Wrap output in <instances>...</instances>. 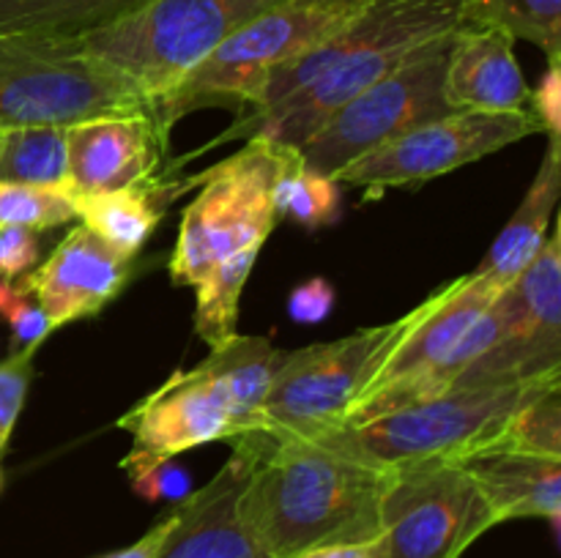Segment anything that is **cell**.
<instances>
[{"instance_id":"obj_1","label":"cell","mask_w":561,"mask_h":558,"mask_svg":"<svg viewBox=\"0 0 561 558\" xmlns=\"http://www.w3.org/2000/svg\"><path fill=\"white\" fill-rule=\"evenodd\" d=\"M460 27V0H370L354 22L274 71L261 102L217 142L263 137L299 151L345 102Z\"/></svg>"},{"instance_id":"obj_2","label":"cell","mask_w":561,"mask_h":558,"mask_svg":"<svg viewBox=\"0 0 561 558\" xmlns=\"http://www.w3.org/2000/svg\"><path fill=\"white\" fill-rule=\"evenodd\" d=\"M230 443L250 465L241 518L268 556L294 558L316 547L378 542L389 468L356 463L316 441L266 432Z\"/></svg>"},{"instance_id":"obj_3","label":"cell","mask_w":561,"mask_h":558,"mask_svg":"<svg viewBox=\"0 0 561 558\" xmlns=\"http://www.w3.org/2000/svg\"><path fill=\"white\" fill-rule=\"evenodd\" d=\"M504 288L474 271L453 279L416 306V317L381 370L362 388L343 425L365 421L447 392L502 328Z\"/></svg>"},{"instance_id":"obj_4","label":"cell","mask_w":561,"mask_h":558,"mask_svg":"<svg viewBox=\"0 0 561 558\" xmlns=\"http://www.w3.org/2000/svg\"><path fill=\"white\" fill-rule=\"evenodd\" d=\"M367 3L370 0H283L272 5L214 49L153 104L151 113L168 131L175 120L201 107L252 113L274 71L343 31Z\"/></svg>"},{"instance_id":"obj_5","label":"cell","mask_w":561,"mask_h":558,"mask_svg":"<svg viewBox=\"0 0 561 558\" xmlns=\"http://www.w3.org/2000/svg\"><path fill=\"white\" fill-rule=\"evenodd\" d=\"M561 375L504 386L449 388L422 403L351 421L323 432L316 443L373 468H394L416 460H463L493 446L515 410Z\"/></svg>"},{"instance_id":"obj_6","label":"cell","mask_w":561,"mask_h":558,"mask_svg":"<svg viewBox=\"0 0 561 558\" xmlns=\"http://www.w3.org/2000/svg\"><path fill=\"white\" fill-rule=\"evenodd\" d=\"M277 3L283 0H148L80 38V47L124 74L153 107L239 27Z\"/></svg>"},{"instance_id":"obj_7","label":"cell","mask_w":561,"mask_h":558,"mask_svg":"<svg viewBox=\"0 0 561 558\" xmlns=\"http://www.w3.org/2000/svg\"><path fill=\"white\" fill-rule=\"evenodd\" d=\"M296 162H301L296 148L250 137L247 148L197 175L203 186L184 208L168 263L173 284L195 288L222 257L250 244H266L277 224L274 189Z\"/></svg>"},{"instance_id":"obj_8","label":"cell","mask_w":561,"mask_h":558,"mask_svg":"<svg viewBox=\"0 0 561 558\" xmlns=\"http://www.w3.org/2000/svg\"><path fill=\"white\" fill-rule=\"evenodd\" d=\"M148 109L146 96L91 58L80 38L0 36V129L71 126Z\"/></svg>"},{"instance_id":"obj_9","label":"cell","mask_w":561,"mask_h":558,"mask_svg":"<svg viewBox=\"0 0 561 558\" xmlns=\"http://www.w3.org/2000/svg\"><path fill=\"white\" fill-rule=\"evenodd\" d=\"M414 317L416 306L392 323L359 328L343 339L307 345L279 356L272 388L263 403V432L316 441L318 435L343 425L354 399L381 370Z\"/></svg>"},{"instance_id":"obj_10","label":"cell","mask_w":561,"mask_h":558,"mask_svg":"<svg viewBox=\"0 0 561 558\" xmlns=\"http://www.w3.org/2000/svg\"><path fill=\"white\" fill-rule=\"evenodd\" d=\"M378 514L387 558H460L499 525L474 476L444 457L389 468Z\"/></svg>"},{"instance_id":"obj_11","label":"cell","mask_w":561,"mask_h":558,"mask_svg":"<svg viewBox=\"0 0 561 558\" xmlns=\"http://www.w3.org/2000/svg\"><path fill=\"white\" fill-rule=\"evenodd\" d=\"M455 33L416 49L387 77L345 102L305 146L301 164L334 178L365 153L394 140L414 126L455 113L444 98L449 49Z\"/></svg>"},{"instance_id":"obj_12","label":"cell","mask_w":561,"mask_h":558,"mask_svg":"<svg viewBox=\"0 0 561 558\" xmlns=\"http://www.w3.org/2000/svg\"><path fill=\"white\" fill-rule=\"evenodd\" d=\"M540 124L520 113H471L455 109L436 120L414 126L376 151L365 153L334 175L340 186L381 191L389 186H420L463 164L496 153L513 142L537 135Z\"/></svg>"},{"instance_id":"obj_13","label":"cell","mask_w":561,"mask_h":558,"mask_svg":"<svg viewBox=\"0 0 561 558\" xmlns=\"http://www.w3.org/2000/svg\"><path fill=\"white\" fill-rule=\"evenodd\" d=\"M502 328L449 388L504 386L561 375V233L502 290ZM447 388V392H449Z\"/></svg>"},{"instance_id":"obj_14","label":"cell","mask_w":561,"mask_h":558,"mask_svg":"<svg viewBox=\"0 0 561 558\" xmlns=\"http://www.w3.org/2000/svg\"><path fill=\"white\" fill-rule=\"evenodd\" d=\"M118 427L131 432V449L121 460L126 476L173 460L186 449L247 435L233 399L203 361L192 370L173 372L157 392L121 416Z\"/></svg>"},{"instance_id":"obj_15","label":"cell","mask_w":561,"mask_h":558,"mask_svg":"<svg viewBox=\"0 0 561 558\" xmlns=\"http://www.w3.org/2000/svg\"><path fill=\"white\" fill-rule=\"evenodd\" d=\"M168 135L157 115H104L66 126V195L129 189L157 178Z\"/></svg>"},{"instance_id":"obj_16","label":"cell","mask_w":561,"mask_h":558,"mask_svg":"<svg viewBox=\"0 0 561 558\" xmlns=\"http://www.w3.org/2000/svg\"><path fill=\"white\" fill-rule=\"evenodd\" d=\"M131 279V260L110 249L85 224L64 235L47 260L20 279L47 315L49 326L96 317Z\"/></svg>"},{"instance_id":"obj_17","label":"cell","mask_w":561,"mask_h":558,"mask_svg":"<svg viewBox=\"0 0 561 558\" xmlns=\"http://www.w3.org/2000/svg\"><path fill=\"white\" fill-rule=\"evenodd\" d=\"M247 457L236 452L208 485L173 503L175 525L157 558H272L241 518Z\"/></svg>"},{"instance_id":"obj_18","label":"cell","mask_w":561,"mask_h":558,"mask_svg":"<svg viewBox=\"0 0 561 558\" xmlns=\"http://www.w3.org/2000/svg\"><path fill=\"white\" fill-rule=\"evenodd\" d=\"M513 38L493 27L455 31L449 49L444 98L453 109L520 113L529 102L526 77L513 53Z\"/></svg>"},{"instance_id":"obj_19","label":"cell","mask_w":561,"mask_h":558,"mask_svg":"<svg viewBox=\"0 0 561 558\" xmlns=\"http://www.w3.org/2000/svg\"><path fill=\"white\" fill-rule=\"evenodd\" d=\"M485 498L499 523L540 518L559 528L561 518V460L488 446L458 460Z\"/></svg>"},{"instance_id":"obj_20","label":"cell","mask_w":561,"mask_h":558,"mask_svg":"<svg viewBox=\"0 0 561 558\" xmlns=\"http://www.w3.org/2000/svg\"><path fill=\"white\" fill-rule=\"evenodd\" d=\"M561 197V140L548 137L546 156L535 181L526 189L524 200L515 208L513 219L504 224L499 239L474 268L477 277L491 279L499 288H507L526 266L537 257L548 239V224Z\"/></svg>"},{"instance_id":"obj_21","label":"cell","mask_w":561,"mask_h":558,"mask_svg":"<svg viewBox=\"0 0 561 558\" xmlns=\"http://www.w3.org/2000/svg\"><path fill=\"white\" fill-rule=\"evenodd\" d=\"M179 186L168 181H146L129 189L99 191V195H75V213L82 219L93 235L104 241L113 252L126 260H135L146 241L151 239L157 224L162 222V208L170 195H179Z\"/></svg>"},{"instance_id":"obj_22","label":"cell","mask_w":561,"mask_h":558,"mask_svg":"<svg viewBox=\"0 0 561 558\" xmlns=\"http://www.w3.org/2000/svg\"><path fill=\"white\" fill-rule=\"evenodd\" d=\"M148 0H0V36L85 38Z\"/></svg>"},{"instance_id":"obj_23","label":"cell","mask_w":561,"mask_h":558,"mask_svg":"<svg viewBox=\"0 0 561 558\" xmlns=\"http://www.w3.org/2000/svg\"><path fill=\"white\" fill-rule=\"evenodd\" d=\"M279 356H283V350L274 348L266 337L233 334L222 345L211 348L208 359H203L208 372L222 383L228 397L233 399L236 410L247 427V435L266 430L263 403H266V394L272 388Z\"/></svg>"},{"instance_id":"obj_24","label":"cell","mask_w":561,"mask_h":558,"mask_svg":"<svg viewBox=\"0 0 561 558\" xmlns=\"http://www.w3.org/2000/svg\"><path fill=\"white\" fill-rule=\"evenodd\" d=\"M263 244H250L233 255L222 257L217 266L208 268L195 284V334L217 348L236 334L239 323V299L247 277L255 268Z\"/></svg>"},{"instance_id":"obj_25","label":"cell","mask_w":561,"mask_h":558,"mask_svg":"<svg viewBox=\"0 0 561 558\" xmlns=\"http://www.w3.org/2000/svg\"><path fill=\"white\" fill-rule=\"evenodd\" d=\"M0 181L66 191V181H69L66 126L3 129V140H0Z\"/></svg>"},{"instance_id":"obj_26","label":"cell","mask_w":561,"mask_h":558,"mask_svg":"<svg viewBox=\"0 0 561 558\" xmlns=\"http://www.w3.org/2000/svg\"><path fill=\"white\" fill-rule=\"evenodd\" d=\"M460 25L493 27L510 38H524L561 60V0H460Z\"/></svg>"},{"instance_id":"obj_27","label":"cell","mask_w":561,"mask_h":558,"mask_svg":"<svg viewBox=\"0 0 561 558\" xmlns=\"http://www.w3.org/2000/svg\"><path fill=\"white\" fill-rule=\"evenodd\" d=\"M343 211V189L334 178L312 173L296 162L274 189V217L294 219L301 228L318 230L334 224Z\"/></svg>"},{"instance_id":"obj_28","label":"cell","mask_w":561,"mask_h":558,"mask_svg":"<svg viewBox=\"0 0 561 558\" xmlns=\"http://www.w3.org/2000/svg\"><path fill=\"white\" fill-rule=\"evenodd\" d=\"M493 446L561 460V381H551L540 392L531 394L515 410Z\"/></svg>"},{"instance_id":"obj_29","label":"cell","mask_w":561,"mask_h":558,"mask_svg":"<svg viewBox=\"0 0 561 558\" xmlns=\"http://www.w3.org/2000/svg\"><path fill=\"white\" fill-rule=\"evenodd\" d=\"M71 219H77L75 202L64 189L0 181V230L27 228L42 233Z\"/></svg>"},{"instance_id":"obj_30","label":"cell","mask_w":561,"mask_h":558,"mask_svg":"<svg viewBox=\"0 0 561 558\" xmlns=\"http://www.w3.org/2000/svg\"><path fill=\"white\" fill-rule=\"evenodd\" d=\"M0 317L11 328L14 350H38V345L55 332L38 301L27 290H22L20 282H0Z\"/></svg>"},{"instance_id":"obj_31","label":"cell","mask_w":561,"mask_h":558,"mask_svg":"<svg viewBox=\"0 0 561 558\" xmlns=\"http://www.w3.org/2000/svg\"><path fill=\"white\" fill-rule=\"evenodd\" d=\"M33 356L36 350H14L5 361H0V454L9 446L16 419L25 405L27 386L33 377Z\"/></svg>"},{"instance_id":"obj_32","label":"cell","mask_w":561,"mask_h":558,"mask_svg":"<svg viewBox=\"0 0 561 558\" xmlns=\"http://www.w3.org/2000/svg\"><path fill=\"white\" fill-rule=\"evenodd\" d=\"M129 485L146 501L179 503L192 492V474L175 460H162V463L131 474Z\"/></svg>"},{"instance_id":"obj_33","label":"cell","mask_w":561,"mask_h":558,"mask_svg":"<svg viewBox=\"0 0 561 558\" xmlns=\"http://www.w3.org/2000/svg\"><path fill=\"white\" fill-rule=\"evenodd\" d=\"M42 257V241L36 230L5 228L0 230V282H14L31 271Z\"/></svg>"},{"instance_id":"obj_34","label":"cell","mask_w":561,"mask_h":558,"mask_svg":"<svg viewBox=\"0 0 561 558\" xmlns=\"http://www.w3.org/2000/svg\"><path fill=\"white\" fill-rule=\"evenodd\" d=\"M334 310V288L323 277H312L310 282L296 284L288 295V315L301 326H316L327 321Z\"/></svg>"},{"instance_id":"obj_35","label":"cell","mask_w":561,"mask_h":558,"mask_svg":"<svg viewBox=\"0 0 561 558\" xmlns=\"http://www.w3.org/2000/svg\"><path fill=\"white\" fill-rule=\"evenodd\" d=\"M531 118L540 124V129L548 137L561 140V69L559 63H548L546 74L540 77V85L529 91L526 102Z\"/></svg>"},{"instance_id":"obj_36","label":"cell","mask_w":561,"mask_h":558,"mask_svg":"<svg viewBox=\"0 0 561 558\" xmlns=\"http://www.w3.org/2000/svg\"><path fill=\"white\" fill-rule=\"evenodd\" d=\"M173 525H175V509H170V512H164L162 518H159L157 523L140 536V539L131 542L129 547H121V550L104 553V556H96V558H157L159 547L164 545V539H168V534L173 531Z\"/></svg>"},{"instance_id":"obj_37","label":"cell","mask_w":561,"mask_h":558,"mask_svg":"<svg viewBox=\"0 0 561 558\" xmlns=\"http://www.w3.org/2000/svg\"><path fill=\"white\" fill-rule=\"evenodd\" d=\"M294 558H387L378 542H367V545H329L316 547V550L299 553Z\"/></svg>"},{"instance_id":"obj_38","label":"cell","mask_w":561,"mask_h":558,"mask_svg":"<svg viewBox=\"0 0 561 558\" xmlns=\"http://www.w3.org/2000/svg\"><path fill=\"white\" fill-rule=\"evenodd\" d=\"M0 490H3V470H0Z\"/></svg>"},{"instance_id":"obj_39","label":"cell","mask_w":561,"mask_h":558,"mask_svg":"<svg viewBox=\"0 0 561 558\" xmlns=\"http://www.w3.org/2000/svg\"><path fill=\"white\" fill-rule=\"evenodd\" d=\"M0 140H3V129H0Z\"/></svg>"}]
</instances>
